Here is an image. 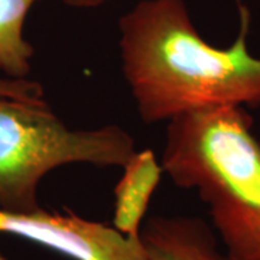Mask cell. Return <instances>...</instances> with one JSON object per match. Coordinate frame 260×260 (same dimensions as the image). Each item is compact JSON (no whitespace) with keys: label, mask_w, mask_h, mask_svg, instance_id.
Returning a JSON list of instances; mask_svg holds the SVG:
<instances>
[{"label":"cell","mask_w":260,"mask_h":260,"mask_svg":"<svg viewBox=\"0 0 260 260\" xmlns=\"http://www.w3.org/2000/svg\"><path fill=\"white\" fill-rule=\"evenodd\" d=\"M232 47L210 45L184 0H142L119 20L123 77L146 124L224 106L259 107L260 56L247 48L250 15L240 6Z\"/></svg>","instance_id":"cell-1"},{"label":"cell","mask_w":260,"mask_h":260,"mask_svg":"<svg viewBox=\"0 0 260 260\" xmlns=\"http://www.w3.org/2000/svg\"><path fill=\"white\" fill-rule=\"evenodd\" d=\"M246 107L224 106L168 121L162 171L210 208L230 260H260V143Z\"/></svg>","instance_id":"cell-2"},{"label":"cell","mask_w":260,"mask_h":260,"mask_svg":"<svg viewBox=\"0 0 260 260\" xmlns=\"http://www.w3.org/2000/svg\"><path fill=\"white\" fill-rule=\"evenodd\" d=\"M136 142L117 124L71 129L44 99L0 95V208L34 213L38 188L51 171L71 164L121 168Z\"/></svg>","instance_id":"cell-3"},{"label":"cell","mask_w":260,"mask_h":260,"mask_svg":"<svg viewBox=\"0 0 260 260\" xmlns=\"http://www.w3.org/2000/svg\"><path fill=\"white\" fill-rule=\"evenodd\" d=\"M0 233L37 243L73 260H149L140 237L74 213H15L0 208Z\"/></svg>","instance_id":"cell-4"},{"label":"cell","mask_w":260,"mask_h":260,"mask_svg":"<svg viewBox=\"0 0 260 260\" xmlns=\"http://www.w3.org/2000/svg\"><path fill=\"white\" fill-rule=\"evenodd\" d=\"M140 239L149 260H230L217 249L208 225L194 217H153Z\"/></svg>","instance_id":"cell-5"},{"label":"cell","mask_w":260,"mask_h":260,"mask_svg":"<svg viewBox=\"0 0 260 260\" xmlns=\"http://www.w3.org/2000/svg\"><path fill=\"white\" fill-rule=\"evenodd\" d=\"M121 169L123 174L114 186L112 225L124 236L140 237L152 195L164 174L162 165L153 150L145 149L136 150Z\"/></svg>","instance_id":"cell-6"},{"label":"cell","mask_w":260,"mask_h":260,"mask_svg":"<svg viewBox=\"0 0 260 260\" xmlns=\"http://www.w3.org/2000/svg\"><path fill=\"white\" fill-rule=\"evenodd\" d=\"M37 0H0V71L10 78H28L34 47L23 37L29 10Z\"/></svg>","instance_id":"cell-7"},{"label":"cell","mask_w":260,"mask_h":260,"mask_svg":"<svg viewBox=\"0 0 260 260\" xmlns=\"http://www.w3.org/2000/svg\"><path fill=\"white\" fill-rule=\"evenodd\" d=\"M0 95L23 100H38L44 99V88L38 81L29 78L0 77Z\"/></svg>","instance_id":"cell-8"},{"label":"cell","mask_w":260,"mask_h":260,"mask_svg":"<svg viewBox=\"0 0 260 260\" xmlns=\"http://www.w3.org/2000/svg\"><path fill=\"white\" fill-rule=\"evenodd\" d=\"M62 2L67 6L75 9H94V8H100L110 0H62Z\"/></svg>","instance_id":"cell-9"},{"label":"cell","mask_w":260,"mask_h":260,"mask_svg":"<svg viewBox=\"0 0 260 260\" xmlns=\"http://www.w3.org/2000/svg\"><path fill=\"white\" fill-rule=\"evenodd\" d=\"M0 260H9V259H8V257H6V256H5V254L0 251Z\"/></svg>","instance_id":"cell-10"}]
</instances>
